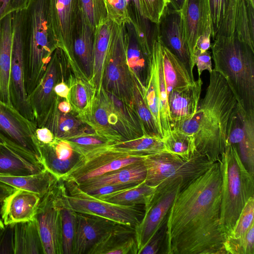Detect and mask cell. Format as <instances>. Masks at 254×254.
<instances>
[{"label": "cell", "instance_id": "54", "mask_svg": "<svg viewBox=\"0 0 254 254\" xmlns=\"http://www.w3.org/2000/svg\"><path fill=\"white\" fill-rule=\"evenodd\" d=\"M35 135L38 141L43 144H49L55 138L52 132L46 127H37Z\"/></svg>", "mask_w": 254, "mask_h": 254}, {"label": "cell", "instance_id": "9", "mask_svg": "<svg viewBox=\"0 0 254 254\" xmlns=\"http://www.w3.org/2000/svg\"><path fill=\"white\" fill-rule=\"evenodd\" d=\"M143 163L146 170L145 182L148 185L156 186L163 182L180 178L183 189L213 164L198 153L184 158L167 151L148 155Z\"/></svg>", "mask_w": 254, "mask_h": 254}, {"label": "cell", "instance_id": "21", "mask_svg": "<svg viewBox=\"0 0 254 254\" xmlns=\"http://www.w3.org/2000/svg\"><path fill=\"white\" fill-rule=\"evenodd\" d=\"M254 30V0H229L224 17L213 39L250 33Z\"/></svg>", "mask_w": 254, "mask_h": 254}, {"label": "cell", "instance_id": "35", "mask_svg": "<svg viewBox=\"0 0 254 254\" xmlns=\"http://www.w3.org/2000/svg\"><path fill=\"white\" fill-rule=\"evenodd\" d=\"M68 70L66 83L69 91L66 100L70 103L72 111L78 115L88 108L95 90L89 80L76 77L68 68Z\"/></svg>", "mask_w": 254, "mask_h": 254}, {"label": "cell", "instance_id": "2", "mask_svg": "<svg viewBox=\"0 0 254 254\" xmlns=\"http://www.w3.org/2000/svg\"><path fill=\"white\" fill-rule=\"evenodd\" d=\"M209 74L205 95L200 99L195 113L172 129L188 136L194 152L214 163L219 160L226 148L238 102L220 73L213 69Z\"/></svg>", "mask_w": 254, "mask_h": 254}, {"label": "cell", "instance_id": "10", "mask_svg": "<svg viewBox=\"0 0 254 254\" xmlns=\"http://www.w3.org/2000/svg\"><path fill=\"white\" fill-rule=\"evenodd\" d=\"M102 145L79 155L73 166L60 178L79 184L128 165L143 161L142 156L115 147Z\"/></svg>", "mask_w": 254, "mask_h": 254}, {"label": "cell", "instance_id": "52", "mask_svg": "<svg viewBox=\"0 0 254 254\" xmlns=\"http://www.w3.org/2000/svg\"><path fill=\"white\" fill-rule=\"evenodd\" d=\"M134 186L129 185H117V186H104L88 190L86 192L95 196L109 194L116 191H120L124 189L132 187Z\"/></svg>", "mask_w": 254, "mask_h": 254}, {"label": "cell", "instance_id": "48", "mask_svg": "<svg viewBox=\"0 0 254 254\" xmlns=\"http://www.w3.org/2000/svg\"><path fill=\"white\" fill-rule=\"evenodd\" d=\"M31 0H0V20L14 12L26 10Z\"/></svg>", "mask_w": 254, "mask_h": 254}, {"label": "cell", "instance_id": "42", "mask_svg": "<svg viewBox=\"0 0 254 254\" xmlns=\"http://www.w3.org/2000/svg\"><path fill=\"white\" fill-rule=\"evenodd\" d=\"M224 249L226 254H254V223L243 237L238 239L227 238Z\"/></svg>", "mask_w": 254, "mask_h": 254}, {"label": "cell", "instance_id": "60", "mask_svg": "<svg viewBox=\"0 0 254 254\" xmlns=\"http://www.w3.org/2000/svg\"><path fill=\"white\" fill-rule=\"evenodd\" d=\"M0 142H1V141H0Z\"/></svg>", "mask_w": 254, "mask_h": 254}, {"label": "cell", "instance_id": "49", "mask_svg": "<svg viewBox=\"0 0 254 254\" xmlns=\"http://www.w3.org/2000/svg\"><path fill=\"white\" fill-rule=\"evenodd\" d=\"M212 57L210 53L208 51L204 52H200L195 49L193 56V61L194 65L196 66L198 78L202 72L207 70L210 73L212 70Z\"/></svg>", "mask_w": 254, "mask_h": 254}, {"label": "cell", "instance_id": "39", "mask_svg": "<svg viewBox=\"0 0 254 254\" xmlns=\"http://www.w3.org/2000/svg\"><path fill=\"white\" fill-rule=\"evenodd\" d=\"M76 218L77 212L69 207L66 196L62 209L63 254H73Z\"/></svg>", "mask_w": 254, "mask_h": 254}, {"label": "cell", "instance_id": "14", "mask_svg": "<svg viewBox=\"0 0 254 254\" xmlns=\"http://www.w3.org/2000/svg\"><path fill=\"white\" fill-rule=\"evenodd\" d=\"M26 10L14 12L12 17V46L10 89L13 107L25 118L35 124L25 84L24 48Z\"/></svg>", "mask_w": 254, "mask_h": 254}, {"label": "cell", "instance_id": "30", "mask_svg": "<svg viewBox=\"0 0 254 254\" xmlns=\"http://www.w3.org/2000/svg\"><path fill=\"white\" fill-rule=\"evenodd\" d=\"M146 174V168L142 161L127 165L77 185L85 192L104 186H135L145 181Z\"/></svg>", "mask_w": 254, "mask_h": 254}, {"label": "cell", "instance_id": "26", "mask_svg": "<svg viewBox=\"0 0 254 254\" xmlns=\"http://www.w3.org/2000/svg\"><path fill=\"white\" fill-rule=\"evenodd\" d=\"M135 227L116 223L87 254H137Z\"/></svg>", "mask_w": 254, "mask_h": 254}, {"label": "cell", "instance_id": "4", "mask_svg": "<svg viewBox=\"0 0 254 254\" xmlns=\"http://www.w3.org/2000/svg\"><path fill=\"white\" fill-rule=\"evenodd\" d=\"M76 117L96 134L113 143L146 134L132 106L102 86L99 91L95 92L86 110Z\"/></svg>", "mask_w": 254, "mask_h": 254}, {"label": "cell", "instance_id": "27", "mask_svg": "<svg viewBox=\"0 0 254 254\" xmlns=\"http://www.w3.org/2000/svg\"><path fill=\"white\" fill-rule=\"evenodd\" d=\"M57 97L38 127H47L52 132L55 137L63 139L95 133L89 127L82 123L76 116L75 113L73 114L70 113L71 112H61L57 105Z\"/></svg>", "mask_w": 254, "mask_h": 254}, {"label": "cell", "instance_id": "18", "mask_svg": "<svg viewBox=\"0 0 254 254\" xmlns=\"http://www.w3.org/2000/svg\"><path fill=\"white\" fill-rule=\"evenodd\" d=\"M51 24L58 48L65 55L68 67L79 68L72 51V33L80 11L79 0H49Z\"/></svg>", "mask_w": 254, "mask_h": 254}, {"label": "cell", "instance_id": "7", "mask_svg": "<svg viewBox=\"0 0 254 254\" xmlns=\"http://www.w3.org/2000/svg\"><path fill=\"white\" fill-rule=\"evenodd\" d=\"M218 162L222 175L220 225L226 239L247 201L254 196V176L243 164L236 146L228 142Z\"/></svg>", "mask_w": 254, "mask_h": 254}, {"label": "cell", "instance_id": "31", "mask_svg": "<svg viewBox=\"0 0 254 254\" xmlns=\"http://www.w3.org/2000/svg\"><path fill=\"white\" fill-rule=\"evenodd\" d=\"M14 254H44L35 219L12 224Z\"/></svg>", "mask_w": 254, "mask_h": 254}, {"label": "cell", "instance_id": "47", "mask_svg": "<svg viewBox=\"0 0 254 254\" xmlns=\"http://www.w3.org/2000/svg\"><path fill=\"white\" fill-rule=\"evenodd\" d=\"M212 19V40L215 37L224 17L229 0H209Z\"/></svg>", "mask_w": 254, "mask_h": 254}, {"label": "cell", "instance_id": "34", "mask_svg": "<svg viewBox=\"0 0 254 254\" xmlns=\"http://www.w3.org/2000/svg\"><path fill=\"white\" fill-rule=\"evenodd\" d=\"M128 43L127 63L132 76L144 90L149 67V58L143 52L131 24H127Z\"/></svg>", "mask_w": 254, "mask_h": 254}, {"label": "cell", "instance_id": "44", "mask_svg": "<svg viewBox=\"0 0 254 254\" xmlns=\"http://www.w3.org/2000/svg\"><path fill=\"white\" fill-rule=\"evenodd\" d=\"M65 140L69 142L73 150L79 155L98 146L113 143L95 133L79 135Z\"/></svg>", "mask_w": 254, "mask_h": 254}, {"label": "cell", "instance_id": "50", "mask_svg": "<svg viewBox=\"0 0 254 254\" xmlns=\"http://www.w3.org/2000/svg\"><path fill=\"white\" fill-rule=\"evenodd\" d=\"M0 254H13L12 224L5 225L0 234Z\"/></svg>", "mask_w": 254, "mask_h": 254}, {"label": "cell", "instance_id": "15", "mask_svg": "<svg viewBox=\"0 0 254 254\" xmlns=\"http://www.w3.org/2000/svg\"><path fill=\"white\" fill-rule=\"evenodd\" d=\"M36 125L13 106L0 101V141L42 162Z\"/></svg>", "mask_w": 254, "mask_h": 254}, {"label": "cell", "instance_id": "3", "mask_svg": "<svg viewBox=\"0 0 254 254\" xmlns=\"http://www.w3.org/2000/svg\"><path fill=\"white\" fill-rule=\"evenodd\" d=\"M143 96L155 99L159 111V131L162 139L172 130L168 99L170 92L195 81L178 58L158 40L155 30Z\"/></svg>", "mask_w": 254, "mask_h": 254}, {"label": "cell", "instance_id": "12", "mask_svg": "<svg viewBox=\"0 0 254 254\" xmlns=\"http://www.w3.org/2000/svg\"><path fill=\"white\" fill-rule=\"evenodd\" d=\"M69 207L78 213L99 216L116 223L135 227L144 214L142 205H125L95 197L71 181H64Z\"/></svg>", "mask_w": 254, "mask_h": 254}, {"label": "cell", "instance_id": "13", "mask_svg": "<svg viewBox=\"0 0 254 254\" xmlns=\"http://www.w3.org/2000/svg\"><path fill=\"white\" fill-rule=\"evenodd\" d=\"M183 187L180 178L163 182L157 186L149 201L144 205L143 216L135 227L137 254L166 223L170 208Z\"/></svg>", "mask_w": 254, "mask_h": 254}, {"label": "cell", "instance_id": "45", "mask_svg": "<svg viewBox=\"0 0 254 254\" xmlns=\"http://www.w3.org/2000/svg\"><path fill=\"white\" fill-rule=\"evenodd\" d=\"M143 16L153 24H157L166 6L167 0H138Z\"/></svg>", "mask_w": 254, "mask_h": 254}, {"label": "cell", "instance_id": "6", "mask_svg": "<svg viewBox=\"0 0 254 254\" xmlns=\"http://www.w3.org/2000/svg\"><path fill=\"white\" fill-rule=\"evenodd\" d=\"M58 48L51 22L49 0H31L26 9L24 57L28 96L40 82Z\"/></svg>", "mask_w": 254, "mask_h": 254}, {"label": "cell", "instance_id": "5", "mask_svg": "<svg viewBox=\"0 0 254 254\" xmlns=\"http://www.w3.org/2000/svg\"><path fill=\"white\" fill-rule=\"evenodd\" d=\"M213 41V69L226 79L239 104L254 111V50L235 36Z\"/></svg>", "mask_w": 254, "mask_h": 254}, {"label": "cell", "instance_id": "40", "mask_svg": "<svg viewBox=\"0 0 254 254\" xmlns=\"http://www.w3.org/2000/svg\"><path fill=\"white\" fill-rule=\"evenodd\" d=\"M165 151L184 158H188L195 153L188 136L179 131L172 129L162 138Z\"/></svg>", "mask_w": 254, "mask_h": 254}, {"label": "cell", "instance_id": "57", "mask_svg": "<svg viewBox=\"0 0 254 254\" xmlns=\"http://www.w3.org/2000/svg\"><path fill=\"white\" fill-rule=\"evenodd\" d=\"M60 98L58 96L56 98V103L58 109L64 113H70L72 111V108L70 103L65 99L60 101Z\"/></svg>", "mask_w": 254, "mask_h": 254}, {"label": "cell", "instance_id": "33", "mask_svg": "<svg viewBox=\"0 0 254 254\" xmlns=\"http://www.w3.org/2000/svg\"><path fill=\"white\" fill-rule=\"evenodd\" d=\"M59 179L47 169L24 176H0V181L16 189H20L43 196Z\"/></svg>", "mask_w": 254, "mask_h": 254}, {"label": "cell", "instance_id": "11", "mask_svg": "<svg viewBox=\"0 0 254 254\" xmlns=\"http://www.w3.org/2000/svg\"><path fill=\"white\" fill-rule=\"evenodd\" d=\"M64 182L59 179L40 197L35 219L44 254H63L62 209L66 201Z\"/></svg>", "mask_w": 254, "mask_h": 254}, {"label": "cell", "instance_id": "25", "mask_svg": "<svg viewBox=\"0 0 254 254\" xmlns=\"http://www.w3.org/2000/svg\"><path fill=\"white\" fill-rule=\"evenodd\" d=\"M202 84L200 77L193 83L170 92L168 104L172 129L195 113L200 99Z\"/></svg>", "mask_w": 254, "mask_h": 254}, {"label": "cell", "instance_id": "38", "mask_svg": "<svg viewBox=\"0 0 254 254\" xmlns=\"http://www.w3.org/2000/svg\"><path fill=\"white\" fill-rule=\"evenodd\" d=\"M133 81L132 107L141 122L145 133L161 138L153 116L144 100L143 90L133 78Z\"/></svg>", "mask_w": 254, "mask_h": 254}, {"label": "cell", "instance_id": "36", "mask_svg": "<svg viewBox=\"0 0 254 254\" xmlns=\"http://www.w3.org/2000/svg\"><path fill=\"white\" fill-rule=\"evenodd\" d=\"M157 186L148 185L144 181L132 187L96 197L121 205H144L149 201Z\"/></svg>", "mask_w": 254, "mask_h": 254}, {"label": "cell", "instance_id": "16", "mask_svg": "<svg viewBox=\"0 0 254 254\" xmlns=\"http://www.w3.org/2000/svg\"><path fill=\"white\" fill-rule=\"evenodd\" d=\"M67 66L63 50L60 48H57L53 53L41 80L28 96L37 127L47 115L57 96L54 91V86L60 82H66Z\"/></svg>", "mask_w": 254, "mask_h": 254}, {"label": "cell", "instance_id": "19", "mask_svg": "<svg viewBox=\"0 0 254 254\" xmlns=\"http://www.w3.org/2000/svg\"><path fill=\"white\" fill-rule=\"evenodd\" d=\"M227 142L235 145L249 172L254 175V111L247 112L238 103L232 118Z\"/></svg>", "mask_w": 254, "mask_h": 254}, {"label": "cell", "instance_id": "32", "mask_svg": "<svg viewBox=\"0 0 254 254\" xmlns=\"http://www.w3.org/2000/svg\"><path fill=\"white\" fill-rule=\"evenodd\" d=\"M114 21L108 19L95 29L93 70L90 82L95 92L102 87L104 63Z\"/></svg>", "mask_w": 254, "mask_h": 254}, {"label": "cell", "instance_id": "28", "mask_svg": "<svg viewBox=\"0 0 254 254\" xmlns=\"http://www.w3.org/2000/svg\"><path fill=\"white\" fill-rule=\"evenodd\" d=\"M45 169L41 160L0 142V176H24Z\"/></svg>", "mask_w": 254, "mask_h": 254}, {"label": "cell", "instance_id": "37", "mask_svg": "<svg viewBox=\"0 0 254 254\" xmlns=\"http://www.w3.org/2000/svg\"><path fill=\"white\" fill-rule=\"evenodd\" d=\"M112 145L116 148L142 156L166 151L162 139L149 134H144L134 139L115 143Z\"/></svg>", "mask_w": 254, "mask_h": 254}, {"label": "cell", "instance_id": "58", "mask_svg": "<svg viewBox=\"0 0 254 254\" xmlns=\"http://www.w3.org/2000/svg\"><path fill=\"white\" fill-rule=\"evenodd\" d=\"M169 5L174 9L181 10L185 0H167Z\"/></svg>", "mask_w": 254, "mask_h": 254}, {"label": "cell", "instance_id": "23", "mask_svg": "<svg viewBox=\"0 0 254 254\" xmlns=\"http://www.w3.org/2000/svg\"><path fill=\"white\" fill-rule=\"evenodd\" d=\"M95 32L80 9L72 33V48L77 63L90 82L93 70Z\"/></svg>", "mask_w": 254, "mask_h": 254}, {"label": "cell", "instance_id": "22", "mask_svg": "<svg viewBox=\"0 0 254 254\" xmlns=\"http://www.w3.org/2000/svg\"><path fill=\"white\" fill-rule=\"evenodd\" d=\"M116 223L99 216L77 212L73 254H87Z\"/></svg>", "mask_w": 254, "mask_h": 254}, {"label": "cell", "instance_id": "46", "mask_svg": "<svg viewBox=\"0 0 254 254\" xmlns=\"http://www.w3.org/2000/svg\"><path fill=\"white\" fill-rule=\"evenodd\" d=\"M108 18L118 24H130L125 0H105Z\"/></svg>", "mask_w": 254, "mask_h": 254}, {"label": "cell", "instance_id": "1", "mask_svg": "<svg viewBox=\"0 0 254 254\" xmlns=\"http://www.w3.org/2000/svg\"><path fill=\"white\" fill-rule=\"evenodd\" d=\"M222 175L219 162L181 190L165 229L167 254H225L220 225Z\"/></svg>", "mask_w": 254, "mask_h": 254}, {"label": "cell", "instance_id": "8", "mask_svg": "<svg viewBox=\"0 0 254 254\" xmlns=\"http://www.w3.org/2000/svg\"><path fill=\"white\" fill-rule=\"evenodd\" d=\"M128 35L127 25L114 22L104 63L103 88L132 106L133 77L127 63Z\"/></svg>", "mask_w": 254, "mask_h": 254}, {"label": "cell", "instance_id": "17", "mask_svg": "<svg viewBox=\"0 0 254 254\" xmlns=\"http://www.w3.org/2000/svg\"><path fill=\"white\" fill-rule=\"evenodd\" d=\"M154 29L161 43L178 58L194 78L195 65L185 39L181 11L174 9L168 3Z\"/></svg>", "mask_w": 254, "mask_h": 254}, {"label": "cell", "instance_id": "41", "mask_svg": "<svg viewBox=\"0 0 254 254\" xmlns=\"http://www.w3.org/2000/svg\"><path fill=\"white\" fill-rule=\"evenodd\" d=\"M79 5L88 23L95 29L109 19L105 0H79Z\"/></svg>", "mask_w": 254, "mask_h": 254}, {"label": "cell", "instance_id": "51", "mask_svg": "<svg viewBox=\"0 0 254 254\" xmlns=\"http://www.w3.org/2000/svg\"><path fill=\"white\" fill-rule=\"evenodd\" d=\"M163 230L157 233L150 242L143 248L139 254H156L158 253L163 238Z\"/></svg>", "mask_w": 254, "mask_h": 254}, {"label": "cell", "instance_id": "59", "mask_svg": "<svg viewBox=\"0 0 254 254\" xmlns=\"http://www.w3.org/2000/svg\"><path fill=\"white\" fill-rule=\"evenodd\" d=\"M5 225L4 224L2 219L0 218V234L5 228Z\"/></svg>", "mask_w": 254, "mask_h": 254}, {"label": "cell", "instance_id": "43", "mask_svg": "<svg viewBox=\"0 0 254 254\" xmlns=\"http://www.w3.org/2000/svg\"><path fill=\"white\" fill-rule=\"evenodd\" d=\"M254 196L247 201L232 231L227 238L238 239L243 237L254 223Z\"/></svg>", "mask_w": 254, "mask_h": 254}, {"label": "cell", "instance_id": "20", "mask_svg": "<svg viewBox=\"0 0 254 254\" xmlns=\"http://www.w3.org/2000/svg\"><path fill=\"white\" fill-rule=\"evenodd\" d=\"M181 11L185 37L193 61L198 38L206 28L212 27L209 0H185Z\"/></svg>", "mask_w": 254, "mask_h": 254}, {"label": "cell", "instance_id": "55", "mask_svg": "<svg viewBox=\"0 0 254 254\" xmlns=\"http://www.w3.org/2000/svg\"><path fill=\"white\" fill-rule=\"evenodd\" d=\"M55 94L62 98L67 99L69 89L68 85L64 81L58 83L54 88Z\"/></svg>", "mask_w": 254, "mask_h": 254}, {"label": "cell", "instance_id": "24", "mask_svg": "<svg viewBox=\"0 0 254 254\" xmlns=\"http://www.w3.org/2000/svg\"><path fill=\"white\" fill-rule=\"evenodd\" d=\"M40 199L36 193L16 189L1 202L0 218L5 225L33 220Z\"/></svg>", "mask_w": 254, "mask_h": 254}, {"label": "cell", "instance_id": "53", "mask_svg": "<svg viewBox=\"0 0 254 254\" xmlns=\"http://www.w3.org/2000/svg\"><path fill=\"white\" fill-rule=\"evenodd\" d=\"M212 29L211 27L206 28L203 33L199 36L196 42L195 49L200 52H204L211 47L210 39L212 36Z\"/></svg>", "mask_w": 254, "mask_h": 254}, {"label": "cell", "instance_id": "56", "mask_svg": "<svg viewBox=\"0 0 254 254\" xmlns=\"http://www.w3.org/2000/svg\"><path fill=\"white\" fill-rule=\"evenodd\" d=\"M15 190V188L0 181V203Z\"/></svg>", "mask_w": 254, "mask_h": 254}, {"label": "cell", "instance_id": "29", "mask_svg": "<svg viewBox=\"0 0 254 254\" xmlns=\"http://www.w3.org/2000/svg\"><path fill=\"white\" fill-rule=\"evenodd\" d=\"M12 46L11 13L0 20V101L10 106H13L10 89Z\"/></svg>", "mask_w": 254, "mask_h": 254}]
</instances>
